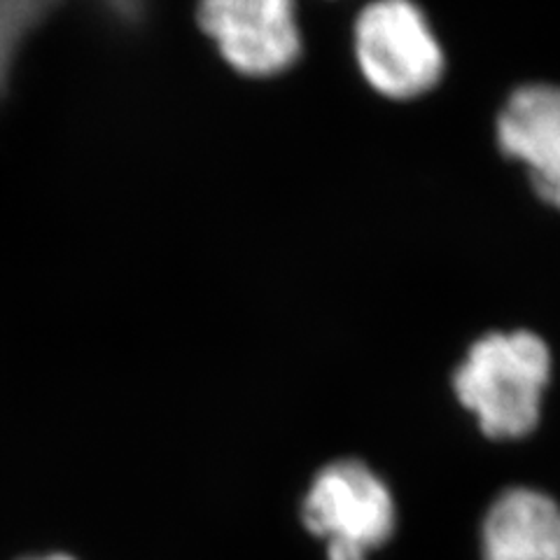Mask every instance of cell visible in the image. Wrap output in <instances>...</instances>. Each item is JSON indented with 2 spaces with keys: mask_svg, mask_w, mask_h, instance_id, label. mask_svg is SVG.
<instances>
[{
  "mask_svg": "<svg viewBox=\"0 0 560 560\" xmlns=\"http://www.w3.org/2000/svg\"><path fill=\"white\" fill-rule=\"evenodd\" d=\"M551 370V350L535 331H490L453 372V393L490 440H523L539 425Z\"/></svg>",
  "mask_w": 560,
  "mask_h": 560,
  "instance_id": "obj_1",
  "label": "cell"
},
{
  "mask_svg": "<svg viewBox=\"0 0 560 560\" xmlns=\"http://www.w3.org/2000/svg\"><path fill=\"white\" fill-rule=\"evenodd\" d=\"M353 43L362 78L381 96L411 101L444 78V49L428 16L407 0L366 5L355 20Z\"/></svg>",
  "mask_w": 560,
  "mask_h": 560,
  "instance_id": "obj_2",
  "label": "cell"
},
{
  "mask_svg": "<svg viewBox=\"0 0 560 560\" xmlns=\"http://www.w3.org/2000/svg\"><path fill=\"white\" fill-rule=\"evenodd\" d=\"M306 530L327 541V560H366L395 533V500L376 471L337 460L315 475L302 502Z\"/></svg>",
  "mask_w": 560,
  "mask_h": 560,
  "instance_id": "obj_3",
  "label": "cell"
},
{
  "mask_svg": "<svg viewBox=\"0 0 560 560\" xmlns=\"http://www.w3.org/2000/svg\"><path fill=\"white\" fill-rule=\"evenodd\" d=\"M197 22L241 75H280L302 55L300 20L290 0H208Z\"/></svg>",
  "mask_w": 560,
  "mask_h": 560,
  "instance_id": "obj_4",
  "label": "cell"
},
{
  "mask_svg": "<svg viewBox=\"0 0 560 560\" xmlns=\"http://www.w3.org/2000/svg\"><path fill=\"white\" fill-rule=\"evenodd\" d=\"M498 148L528 171L535 195L560 208V84H523L495 121Z\"/></svg>",
  "mask_w": 560,
  "mask_h": 560,
  "instance_id": "obj_5",
  "label": "cell"
},
{
  "mask_svg": "<svg viewBox=\"0 0 560 560\" xmlns=\"http://www.w3.org/2000/svg\"><path fill=\"white\" fill-rule=\"evenodd\" d=\"M483 560H560V504L537 488L504 490L481 525Z\"/></svg>",
  "mask_w": 560,
  "mask_h": 560,
  "instance_id": "obj_6",
  "label": "cell"
},
{
  "mask_svg": "<svg viewBox=\"0 0 560 560\" xmlns=\"http://www.w3.org/2000/svg\"><path fill=\"white\" fill-rule=\"evenodd\" d=\"M51 10L55 5L38 0H0V94L8 90L16 57L28 35L45 22Z\"/></svg>",
  "mask_w": 560,
  "mask_h": 560,
  "instance_id": "obj_7",
  "label": "cell"
},
{
  "mask_svg": "<svg viewBox=\"0 0 560 560\" xmlns=\"http://www.w3.org/2000/svg\"><path fill=\"white\" fill-rule=\"evenodd\" d=\"M26 560H75V558H70V556H66V553H49V556H38V558H26Z\"/></svg>",
  "mask_w": 560,
  "mask_h": 560,
  "instance_id": "obj_8",
  "label": "cell"
}]
</instances>
